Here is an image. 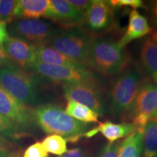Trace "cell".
Returning a JSON list of instances; mask_svg holds the SVG:
<instances>
[{"label": "cell", "mask_w": 157, "mask_h": 157, "mask_svg": "<svg viewBox=\"0 0 157 157\" xmlns=\"http://www.w3.org/2000/svg\"><path fill=\"white\" fill-rule=\"evenodd\" d=\"M109 3L113 9L121 7H130L136 10L143 7V1L140 0H110Z\"/></svg>", "instance_id": "obj_27"}, {"label": "cell", "mask_w": 157, "mask_h": 157, "mask_svg": "<svg viewBox=\"0 0 157 157\" xmlns=\"http://www.w3.org/2000/svg\"><path fill=\"white\" fill-rule=\"evenodd\" d=\"M152 14L154 16V22L157 25V1L154 2L152 5Z\"/></svg>", "instance_id": "obj_34"}, {"label": "cell", "mask_w": 157, "mask_h": 157, "mask_svg": "<svg viewBox=\"0 0 157 157\" xmlns=\"http://www.w3.org/2000/svg\"><path fill=\"white\" fill-rule=\"evenodd\" d=\"M113 21V8L109 1L93 0L84 15L83 23L90 31L101 34L112 28Z\"/></svg>", "instance_id": "obj_11"}, {"label": "cell", "mask_w": 157, "mask_h": 157, "mask_svg": "<svg viewBox=\"0 0 157 157\" xmlns=\"http://www.w3.org/2000/svg\"><path fill=\"white\" fill-rule=\"evenodd\" d=\"M9 37L7 32V23L0 21V44L2 45L5 41Z\"/></svg>", "instance_id": "obj_31"}, {"label": "cell", "mask_w": 157, "mask_h": 157, "mask_svg": "<svg viewBox=\"0 0 157 157\" xmlns=\"http://www.w3.org/2000/svg\"><path fill=\"white\" fill-rule=\"evenodd\" d=\"M2 48L10 61L17 67L27 70L36 62V46L22 39L9 36Z\"/></svg>", "instance_id": "obj_12"}, {"label": "cell", "mask_w": 157, "mask_h": 157, "mask_svg": "<svg viewBox=\"0 0 157 157\" xmlns=\"http://www.w3.org/2000/svg\"><path fill=\"white\" fill-rule=\"evenodd\" d=\"M61 31L52 22L40 19H16L7 26V32L10 36L35 46L47 45Z\"/></svg>", "instance_id": "obj_7"}, {"label": "cell", "mask_w": 157, "mask_h": 157, "mask_svg": "<svg viewBox=\"0 0 157 157\" xmlns=\"http://www.w3.org/2000/svg\"><path fill=\"white\" fill-rule=\"evenodd\" d=\"M11 62L10 61L8 58H7V55H6L5 50L2 48V45L0 44V68L9 64Z\"/></svg>", "instance_id": "obj_32"}, {"label": "cell", "mask_w": 157, "mask_h": 157, "mask_svg": "<svg viewBox=\"0 0 157 157\" xmlns=\"http://www.w3.org/2000/svg\"><path fill=\"white\" fill-rule=\"evenodd\" d=\"M52 83L12 63L0 68V85L19 102L34 108L52 103L56 94Z\"/></svg>", "instance_id": "obj_1"}, {"label": "cell", "mask_w": 157, "mask_h": 157, "mask_svg": "<svg viewBox=\"0 0 157 157\" xmlns=\"http://www.w3.org/2000/svg\"><path fill=\"white\" fill-rule=\"evenodd\" d=\"M22 150L13 140L0 135V157H21Z\"/></svg>", "instance_id": "obj_24"}, {"label": "cell", "mask_w": 157, "mask_h": 157, "mask_svg": "<svg viewBox=\"0 0 157 157\" xmlns=\"http://www.w3.org/2000/svg\"><path fill=\"white\" fill-rule=\"evenodd\" d=\"M65 27H74L83 23L84 14L76 10L67 0H50L45 17Z\"/></svg>", "instance_id": "obj_13"}, {"label": "cell", "mask_w": 157, "mask_h": 157, "mask_svg": "<svg viewBox=\"0 0 157 157\" xmlns=\"http://www.w3.org/2000/svg\"><path fill=\"white\" fill-rule=\"evenodd\" d=\"M151 31V29L146 17L141 15L137 10H133L129 14V23L126 32L118 42L124 48L133 40L142 38L150 34Z\"/></svg>", "instance_id": "obj_14"}, {"label": "cell", "mask_w": 157, "mask_h": 157, "mask_svg": "<svg viewBox=\"0 0 157 157\" xmlns=\"http://www.w3.org/2000/svg\"><path fill=\"white\" fill-rule=\"evenodd\" d=\"M32 109L37 125L44 132L60 135L69 142H77L90 129V124L70 117L57 104H44Z\"/></svg>", "instance_id": "obj_2"}, {"label": "cell", "mask_w": 157, "mask_h": 157, "mask_svg": "<svg viewBox=\"0 0 157 157\" xmlns=\"http://www.w3.org/2000/svg\"><path fill=\"white\" fill-rule=\"evenodd\" d=\"M119 143H108L101 148L97 157H119Z\"/></svg>", "instance_id": "obj_28"}, {"label": "cell", "mask_w": 157, "mask_h": 157, "mask_svg": "<svg viewBox=\"0 0 157 157\" xmlns=\"http://www.w3.org/2000/svg\"><path fill=\"white\" fill-rule=\"evenodd\" d=\"M18 0H0V21L10 23L15 19Z\"/></svg>", "instance_id": "obj_25"}, {"label": "cell", "mask_w": 157, "mask_h": 157, "mask_svg": "<svg viewBox=\"0 0 157 157\" xmlns=\"http://www.w3.org/2000/svg\"><path fill=\"white\" fill-rule=\"evenodd\" d=\"M142 82V74L135 67L128 68L120 74L109 94V109L111 114L126 119Z\"/></svg>", "instance_id": "obj_4"}, {"label": "cell", "mask_w": 157, "mask_h": 157, "mask_svg": "<svg viewBox=\"0 0 157 157\" xmlns=\"http://www.w3.org/2000/svg\"><path fill=\"white\" fill-rule=\"evenodd\" d=\"M98 132V128L97 127H95V128H93V129H90V130H88L87 132L84 134V136L86 137H94L95 135L97 134Z\"/></svg>", "instance_id": "obj_33"}, {"label": "cell", "mask_w": 157, "mask_h": 157, "mask_svg": "<svg viewBox=\"0 0 157 157\" xmlns=\"http://www.w3.org/2000/svg\"><path fill=\"white\" fill-rule=\"evenodd\" d=\"M129 56L118 42L105 39H93L90 44L88 68L106 76L122 73L128 65Z\"/></svg>", "instance_id": "obj_3"}, {"label": "cell", "mask_w": 157, "mask_h": 157, "mask_svg": "<svg viewBox=\"0 0 157 157\" xmlns=\"http://www.w3.org/2000/svg\"><path fill=\"white\" fill-rule=\"evenodd\" d=\"M50 0H18L15 12V19H39L45 17Z\"/></svg>", "instance_id": "obj_16"}, {"label": "cell", "mask_w": 157, "mask_h": 157, "mask_svg": "<svg viewBox=\"0 0 157 157\" xmlns=\"http://www.w3.org/2000/svg\"><path fill=\"white\" fill-rule=\"evenodd\" d=\"M36 61L43 63L56 65V66H66L70 68H85V66L78 63L68 57L60 53L56 49L48 45L36 46Z\"/></svg>", "instance_id": "obj_15"}, {"label": "cell", "mask_w": 157, "mask_h": 157, "mask_svg": "<svg viewBox=\"0 0 157 157\" xmlns=\"http://www.w3.org/2000/svg\"><path fill=\"white\" fill-rule=\"evenodd\" d=\"M141 157H157V120L147 123L143 132Z\"/></svg>", "instance_id": "obj_21"}, {"label": "cell", "mask_w": 157, "mask_h": 157, "mask_svg": "<svg viewBox=\"0 0 157 157\" xmlns=\"http://www.w3.org/2000/svg\"><path fill=\"white\" fill-rule=\"evenodd\" d=\"M153 77H154V78L155 81H156V82H157V73L154 74V75H153Z\"/></svg>", "instance_id": "obj_35"}, {"label": "cell", "mask_w": 157, "mask_h": 157, "mask_svg": "<svg viewBox=\"0 0 157 157\" xmlns=\"http://www.w3.org/2000/svg\"><path fill=\"white\" fill-rule=\"evenodd\" d=\"M97 128L98 132L103 135L109 143H113L119 139L127 137L135 130V126L132 122L118 124L110 121L99 123Z\"/></svg>", "instance_id": "obj_18"}, {"label": "cell", "mask_w": 157, "mask_h": 157, "mask_svg": "<svg viewBox=\"0 0 157 157\" xmlns=\"http://www.w3.org/2000/svg\"><path fill=\"white\" fill-rule=\"evenodd\" d=\"M140 63L148 74L157 73V32L143 40L140 50Z\"/></svg>", "instance_id": "obj_17"}, {"label": "cell", "mask_w": 157, "mask_h": 157, "mask_svg": "<svg viewBox=\"0 0 157 157\" xmlns=\"http://www.w3.org/2000/svg\"><path fill=\"white\" fill-rule=\"evenodd\" d=\"M0 114L14 123L25 136H30L38 127L33 109L23 105L0 85Z\"/></svg>", "instance_id": "obj_9"}, {"label": "cell", "mask_w": 157, "mask_h": 157, "mask_svg": "<svg viewBox=\"0 0 157 157\" xmlns=\"http://www.w3.org/2000/svg\"><path fill=\"white\" fill-rule=\"evenodd\" d=\"M93 39L81 29L61 31L47 45L82 66L87 67L90 44ZM90 69V68H89Z\"/></svg>", "instance_id": "obj_5"}, {"label": "cell", "mask_w": 157, "mask_h": 157, "mask_svg": "<svg viewBox=\"0 0 157 157\" xmlns=\"http://www.w3.org/2000/svg\"><path fill=\"white\" fill-rule=\"evenodd\" d=\"M126 119L132 120L135 129L144 132L150 120H157V85L143 80Z\"/></svg>", "instance_id": "obj_8"}, {"label": "cell", "mask_w": 157, "mask_h": 157, "mask_svg": "<svg viewBox=\"0 0 157 157\" xmlns=\"http://www.w3.org/2000/svg\"><path fill=\"white\" fill-rule=\"evenodd\" d=\"M42 144L48 153L60 156L66 154L67 150V140L60 135H50L42 140Z\"/></svg>", "instance_id": "obj_22"}, {"label": "cell", "mask_w": 157, "mask_h": 157, "mask_svg": "<svg viewBox=\"0 0 157 157\" xmlns=\"http://www.w3.org/2000/svg\"><path fill=\"white\" fill-rule=\"evenodd\" d=\"M143 132L135 129L119 143V157H141Z\"/></svg>", "instance_id": "obj_19"}, {"label": "cell", "mask_w": 157, "mask_h": 157, "mask_svg": "<svg viewBox=\"0 0 157 157\" xmlns=\"http://www.w3.org/2000/svg\"><path fill=\"white\" fill-rule=\"evenodd\" d=\"M27 70L53 84L84 82L101 86L100 78L89 68H70L36 61Z\"/></svg>", "instance_id": "obj_6"}, {"label": "cell", "mask_w": 157, "mask_h": 157, "mask_svg": "<svg viewBox=\"0 0 157 157\" xmlns=\"http://www.w3.org/2000/svg\"><path fill=\"white\" fill-rule=\"evenodd\" d=\"M67 1L76 10L85 15L93 3V0H67Z\"/></svg>", "instance_id": "obj_29"}, {"label": "cell", "mask_w": 157, "mask_h": 157, "mask_svg": "<svg viewBox=\"0 0 157 157\" xmlns=\"http://www.w3.org/2000/svg\"><path fill=\"white\" fill-rule=\"evenodd\" d=\"M62 89L67 101H73L87 105L98 116H103L106 111L101 85L75 82L63 84Z\"/></svg>", "instance_id": "obj_10"}, {"label": "cell", "mask_w": 157, "mask_h": 157, "mask_svg": "<svg viewBox=\"0 0 157 157\" xmlns=\"http://www.w3.org/2000/svg\"><path fill=\"white\" fill-rule=\"evenodd\" d=\"M66 113L81 122L89 124L98 122V113L87 105L73 101H68Z\"/></svg>", "instance_id": "obj_20"}, {"label": "cell", "mask_w": 157, "mask_h": 157, "mask_svg": "<svg viewBox=\"0 0 157 157\" xmlns=\"http://www.w3.org/2000/svg\"><path fill=\"white\" fill-rule=\"evenodd\" d=\"M23 157H48V153L45 151L42 143L36 142L25 149Z\"/></svg>", "instance_id": "obj_26"}, {"label": "cell", "mask_w": 157, "mask_h": 157, "mask_svg": "<svg viewBox=\"0 0 157 157\" xmlns=\"http://www.w3.org/2000/svg\"><path fill=\"white\" fill-rule=\"evenodd\" d=\"M0 135L12 140H17L26 137L14 123L0 114Z\"/></svg>", "instance_id": "obj_23"}, {"label": "cell", "mask_w": 157, "mask_h": 157, "mask_svg": "<svg viewBox=\"0 0 157 157\" xmlns=\"http://www.w3.org/2000/svg\"><path fill=\"white\" fill-rule=\"evenodd\" d=\"M58 157H90L89 152L84 148H74L68 151L66 154Z\"/></svg>", "instance_id": "obj_30"}]
</instances>
